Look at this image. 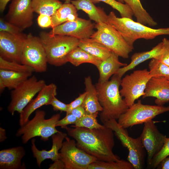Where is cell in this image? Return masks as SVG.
<instances>
[{"label":"cell","instance_id":"6da1fadb","mask_svg":"<svg viewBox=\"0 0 169 169\" xmlns=\"http://www.w3.org/2000/svg\"><path fill=\"white\" fill-rule=\"evenodd\" d=\"M68 134L76 141L77 146L97 161H117L120 158L113 152L114 132L105 125L102 128L65 127Z\"/></svg>","mask_w":169,"mask_h":169},{"label":"cell","instance_id":"7a4b0ae2","mask_svg":"<svg viewBox=\"0 0 169 169\" xmlns=\"http://www.w3.org/2000/svg\"><path fill=\"white\" fill-rule=\"evenodd\" d=\"M121 79L116 74L110 80L103 83L98 82L95 85L99 102L103 108L100 114L103 123L111 119H118L129 108L120 93Z\"/></svg>","mask_w":169,"mask_h":169},{"label":"cell","instance_id":"3957f363","mask_svg":"<svg viewBox=\"0 0 169 169\" xmlns=\"http://www.w3.org/2000/svg\"><path fill=\"white\" fill-rule=\"evenodd\" d=\"M107 23L116 29L127 43L134 48L137 39H151L162 35H169V27L153 28L133 19L126 17L119 18L112 11L108 15Z\"/></svg>","mask_w":169,"mask_h":169},{"label":"cell","instance_id":"277c9868","mask_svg":"<svg viewBox=\"0 0 169 169\" xmlns=\"http://www.w3.org/2000/svg\"><path fill=\"white\" fill-rule=\"evenodd\" d=\"M44 48L48 63L59 66L68 62L67 57L74 48L78 46L79 40L67 35H51L41 32L39 37Z\"/></svg>","mask_w":169,"mask_h":169},{"label":"cell","instance_id":"5b68a950","mask_svg":"<svg viewBox=\"0 0 169 169\" xmlns=\"http://www.w3.org/2000/svg\"><path fill=\"white\" fill-rule=\"evenodd\" d=\"M45 111L37 110L33 118L29 120L24 125L20 126L17 130L16 136H21L22 142L26 144L31 139L40 136L41 140L47 141L49 137L59 131L56 128V124L60 117L59 114L53 115L50 118L46 119Z\"/></svg>","mask_w":169,"mask_h":169},{"label":"cell","instance_id":"8992f818","mask_svg":"<svg viewBox=\"0 0 169 169\" xmlns=\"http://www.w3.org/2000/svg\"><path fill=\"white\" fill-rule=\"evenodd\" d=\"M95 31L90 38L102 44L112 52L124 59L129 58L134 49L121 34L107 23H96Z\"/></svg>","mask_w":169,"mask_h":169},{"label":"cell","instance_id":"52a82bcc","mask_svg":"<svg viewBox=\"0 0 169 169\" xmlns=\"http://www.w3.org/2000/svg\"><path fill=\"white\" fill-rule=\"evenodd\" d=\"M103 124L114 131L123 146L127 149L128 151L127 160L134 169H143L145 163V154L140 137L135 138L130 136L126 129L120 126L115 119H110Z\"/></svg>","mask_w":169,"mask_h":169},{"label":"cell","instance_id":"ba28073f","mask_svg":"<svg viewBox=\"0 0 169 169\" xmlns=\"http://www.w3.org/2000/svg\"><path fill=\"white\" fill-rule=\"evenodd\" d=\"M169 111V105L143 104L141 100L129 107L118 119L120 125L126 129L152 120L157 115Z\"/></svg>","mask_w":169,"mask_h":169},{"label":"cell","instance_id":"9c48e42d","mask_svg":"<svg viewBox=\"0 0 169 169\" xmlns=\"http://www.w3.org/2000/svg\"><path fill=\"white\" fill-rule=\"evenodd\" d=\"M46 84L44 80H38L35 75L30 76L12 90L11 101L7 107L8 111L12 115L16 111L20 113Z\"/></svg>","mask_w":169,"mask_h":169},{"label":"cell","instance_id":"30bf717a","mask_svg":"<svg viewBox=\"0 0 169 169\" xmlns=\"http://www.w3.org/2000/svg\"><path fill=\"white\" fill-rule=\"evenodd\" d=\"M146 69L134 71L121 79L120 93L129 107L145 94L147 84L152 77Z\"/></svg>","mask_w":169,"mask_h":169},{"label":"cell","instance_id":"8fae6325","mask_svg":"<svg viewBox=\"0 0 169 169\" xmlns=\"http://www.w3.org/2000/svg\"><path fill=\"white\" fill-rule=\"evenodd\" d=\"M21 63L31 67L36 72L46 71L48 63L46 54L39 37L31 33L27 35L22 53Z\"/></svg>","mask_w":169,"mask_h":169},{"label":"cell","instance_id":"7c38bea8","mask_svg":"<svg viewBox=\"0 0 169 169\" xmlns=\"http://www.w3.org/2000/svg\"><path fill=\"white\" fill-rule=\"evenodd\" d=\"M65 139L59 154L65 169H87L90 164L97 160L95 157L79 148L74 139H71L67 136Z\"/></svg>","mask_w":169,"mask_h":169},{"label":"cell","instance_id":"4fadbf2b","mask_svg":"<svg viewBox=\"0 0 169 169\" xmlns=\"http://www.w3.org/2000/svg\"><path fill=\"white\" fill-rule=\"evenodd\" d=\"M34 12L32 0H12L6 21L23 30L32 25Z\"/></svg>","mask_w":169,"mask_h":169},{"label":"cell","instance_id":"5bb4252c","mask_svg":"<svg viewBox=\"0 0 169 169\" xmlns=\"http://www.w3.org/2000/svg\"><path fill=\"white\" fill-rule=\"evenodd\" d=\"M140 137L142 145L147 152V161L149 167L153 158L161 149L167 137L159 131L152 120L144 123Z\"/></svg>","mask_w":169,"mask_h":169},{"label":"cell","instance_id":"9a60e30c","mask_svg":"<svg viewBox=\"0 0 169 169\" xmlns=\"http://www.w3.org/2000/svg\"><path fill=\"white\" fill-rule=\"evenodd\" d=\"M95 24L90 20L78 18L52 28L49 33L51 35H61L73 37L79 40L90 38L94 32Z\"/></svg>","mask_w":169,"mask_h":169},{"label":"cell","instance_id":"2e32d148","mask_svg":"<svg viewBox=\"0 0 169 169\" xmlns=\"http://www.w3.org/2000/svg\"><path fill=\"white\" fill-rule=\"evenodd\" d=\"M27 35H14L0 32V57L21 63L22 50Z\"/></svg>","mask_w":169,"mask_h":169},{"label":"cell","instance_id":"e0dca14e","mask_svg":"<svg viewBox=\"0 0 169 169\" xmlns=\"http://www.w3.org/2000/svg\"><path fill=\"white\" fill-rule=\"evenodd\" d=\"M57 95V87L52 83L46 84L38 93L37 97L33 99L20 113L19 124L20 126L29 120L31 115L44 105H50L54 97Z\"/></svg>","mask_w":169,"mask_h":169},{"label":"cell","instance_id":"ac0fdd59","mask_svg":"<svg viewBox=\"0 0 169 169\" xmlns=\"http://www.w3.org/2000/svg\"><path fill=\"white\" fill-rule=\"evenodd\" d=\"M67 136L66 133L60 131L53 135L51 136L52 145L51 148L49 151L38 150L35 144V139H32L31 150L38 167H40L42 162L45 159H50L54 161L60 158L59 151L62 147L64 140Z\"/></svg>","mask_w":169,"mask_h":169},{"label":"cell","instance_id":"d6986e66","mask_svg":"<svg viewBox=\"0 0 169 169\" xmlns=\"http://www.w3.org/2000/svg\"><path fill=\"white\" fill-rule=\"evenodd\" d=\"M142 96L156 98L155 104L163 106L169 102V81L162 77H152L148 82Z\"/></svg>","mask_w":169,"mask_h":169},{"label":"cell","instance_id":"ffe728a7","mask_svg":"<svg viewBox=\"0 0 169 169\" xmlns=\"http://www.w3.org/2000/svg\"><path fill=\"white\" fill-rule=\"evenodd\" d=\"M25 154L22 146H18L0 151V169H25L21 161Z\"/></svg>","mask_w":169,"mask_h":169},{"label":"cell","instance_id":"44dd1931","mask_svg":"<svg viewBox=\"0 0 169 169\" xmlns=\"http://www.w3.org/2000/svg\"><path fill=\"white\" fill-rule=\"evenodd\" d=\"M163 50V44L161 41L150 50L134 53L131 56L130 64L120 68L117 74L122 78L127 72L133 69L141 63L150 59H157L162 53Z\"/></svg>","mask_w":169,"mask_h":169},{"label":"cell","instance_id":"7402d4cb","mask_svg":"<svg viewBox=\"0 0 169 169\" xmlns=\"http://www.w3.org/2000/svg\"><path fill=\"white\" fill-rule=\"evenodd\" d=\"M119 57L112 52L107 59L101 60L96 67L99 74L98 82L103 83L108 81L111 76L117 73L120 68L127 64L121 62L119 60Z\"/></svg>","mask_w":169,"mask_h":169},{"label":"cell","instance_id":"603a6c76","mask_svg":"<svg viewBox=\"0 0 169 169\" xmlns=\"http://www.w3.org/2000/svg\"><path fill=\"white\" fill-rule=\"evenodd\" d=\"M70 3L78 10L85 12L91 20L96 23H107L108 15L103 9L96 7L92 0H73Z\"/></svg>","mask_w":169,"mask_h":169},{"label":"cell","instance_id":"cb8c5ba5","mask_svg":"<svg viewBox=\"0 0 169 169\" xmlns=\"http://www.w3.org/2000/svg\"><path fill=\"white\" fill-rule=\"evenodd\" d=\"M84 84L86 94L82 105L86 112L90 114L101 112L103 108L99 102L95 85L93 84L90 76L85 78Z\"/></svg>","mask_w":169,"mask_h":169},{"label":"cell","instance_id":"d4e9b609","mask_svg":"<svg viewBox=\"0 0 169 169\" xmlns=\"http://www.w3.org/2000/svg\"><path fill=\"white\" fill-rule=\"evenodd\" d=\"M32 73H22L0 69V92L5 88L13 90L32 76Z\"/></svg>","mask_w":169,"mask_h":169},{"label":"cell","instance_id":"484cf974","mask_svg":"<svg viewBox=\"0 0 169 169\" xmlns=\"http://www.w3.org/2000/svg\"><path fill=\"white\" fill-rule=\"evenodd\" d=\"M52 28L68 21H73L78 17L77 10L71 3H64L51 16Z\"/></svg>","mask_w":169,"mask_h":169},{"label":"cell","instance_id":"4316f807","mask_svg":"<svg viewBox=\"0 0 169 169\" xmlns=\"http://www.w3.org/2000/svg\"><path fill=\"white\" fill-rule=\"evenodd\" d=\"M78 47L101 60L107 59L112 52L102 44L91 38L79 40Z\"/></svg>","mask_w":169,"mask_h":169},{"label":"cell","instance_id":"83f0119b","mask_svg":"<svg viewBox=\"0 0 169 169\" xmlns=\"http://www.w3.org/2000/svg\"><path fill=\"white\" fill-rule=\"evenodd\" d=\"M125 4L132 10L137 22L150 26L157 24L147 11L142 6L140 0H123Z\"/></svg>","mask_w":169,"mask_h":169},{"label":"cell","instance_id":"f1b7e54d","mask_svg":"<svg viewBox=\"0 0 169 169\" xmlns=\"http://www.w3.org/2000/svg\"><path fill=\"white\" fill-rule=\"evenodd\" d=\"M67 62L75 66L84 63H90L96 67L101 60L79 47L73 49L68 55Z\"/></svg>","mask_w":169,"mask_h":169},{"label":"cell","instance_id":"f546056e","mask_svg":"<svg viewBox=\"0 0 169 169\" xmlns=\"http://www.w3.org/2000/svg\"><path fill=\"white\" fill-rule=\"evenodd\" d=\"M62 4L60 0H32L34 12L52 16Z\"/></svg>","mask_w":169,"mask_h":169},{"label":"cell","instance_id":"4dcf8cb0","mask_svg":"<svg viewBox=\"0 0 169 169\" xmlns=\"http://www.w3.org/2000/svg\"><path fill=\"white\" fill-rule=\"evenodd\" d=\"M87 169H134V168L128 161L120 159L111 161L96 160L90 164Z\"/></svg>","mask_w":169,"mask_h":169},{"label":"cell","instance_id":"1f68e13d","mask_svg":"<svg viewBox=\"0 0 169 169\" xmlns=\"http://www.w3.org/2000/svg\"><path fill=\"white\" fill-rule=\"evenodd\" d=\"M149 71L152 77L163 78L169 81V66L155 59H152L148 64Z\"/></svg>","mask_w":169,"mask_h":169},{"label":"cell","instance_id":"d6a6232c","mask_svg":"<svg viewBox=\"0 0 169 169\" xmlns=\"http://www.w3.org/2000/svg\"><path fill=\"white\" fill-rule=\"evenodd\" d=\"M98 112L90 114L85 112L84 114L78 119L74 127H84L90 129L102 128L105 125L99 124L97 120Z\"/></svg>","mask_w":169,"mask_h":169},{"label":"cell","instance_id":"836d02e7","mask_svg":"<svg viewBox=\"0 0 169 169\" xmlns=\"http://www.w3.org/2000/svg\"><path fill=\"white\" fill-rule=\"evenodd\" d=\"M0 69L13 71L32 73L35 71L31 67L0 57Z\"/></svg>","mask_w":169,"mask_h":169},{"label":"cell","instance_id":"e575fe53","mask_svg":"<svg viewBox=\"0 0 169 169\" xmlns=\"http://www.w3.org/2000/svg\"><path fill=\"white\" fill-rule=\"evenodd\" d=\"M94 3L103 2L117 10L121 17L128 18L133 19V13L130 8L126 4L117 0H92Z\"/></svg>","mask_w":169,"mask_h":169},{"label":"cell","instance_id":"d590c367","mask_svg":"<svg viewBox=\"0 0 169 169\" xmlns=\"http://www.w3.org/2000/svg\"><path fill=\"white\" fill-rule=\"evenodd\" d=\"M169 156V138H167L160 151L153 157L149 167L156 168L160 162L165 158Z\"/></svg>","mask_w":169,"mask_h":169},{"label":"cell","instance_id":"8d00e7d4","mask_svg":"<svg viewBox=\"0 0 169 169\" xmlns=\"http://www.w3.org/2000/svg\"><path fill=\"white\" fill-rule=\"evenodd\" d=\"M23 30L15 25L5 21L3 18L0 19V32H4L14 35H21Z\"/></svg>","mask_w":169,"mask_h":169},{"label":"cell","instance_id":"74e56055","mask_svg":"<svg viewBox=\"0 0 169 169\" xmlns=\"http://www.w3.org/2000/svg\"><path fill=\"white\" fill-rule=\"evenodd\" d=\"M162 41L163 44V51L157 59L169 66V40L164 38Z\"/></svg>","mask_w":169,"mask_h":169},{"label":"cell","instance_id":"f35d334b","mask_svg":"<svg viewBox=\"0 0 169 169\" xmlns=\"http://www.w3.org/2000/svg\"><path fill=\"white\" fill-rule=\"evenodd\" d=\"M78 119L71 113L66 115V116L61 120L57 121L56 126H61L62 128H64L69 125L75 124Z\"/></svg>","mask_w":169,"mask_h":169},{"label":"cell","instance_id":"ab89813d","mask_svg":"<svg viewBox=\"0 0 169 169\" xmlns=\"http://www.w3.org/2000/svg\"><path fill=\"white\" fill-rule=\"evenodd\" d=\"M39 26L42 28H48L52 27L51 16L44 14H40L37 18Z\"/></svg>","mask_w":169,"mask_h":169},{"label":"cell","instance_id":"60d3db41","mask_svg":"<svg viewBox=\"0 0 169 169\" xmlns=\"http://www.w3.org/2000/svg\"><path fill=\"white\" fill-rule=\"evenodd\" d=\"M86 94L85 91L80 94L78 97L68 104V109L66 112V115L69 114L73 109L82 105Z\"/></svg>","mask_w":169,"mask_h":169},{"label":"cell","instance_id":"b9f144b4","mask_svg":"<svg viewBox=\"0 0 169 169\" xmlns=\"http://www.w3.org/2000/svg\"><path fill=\"white\" fill-rule=\"evenodd\" d=\"M50 105H51L54 110L61 112H67L68 107V104H66L59 100L55 96L52 99Z\"/></svg>","mask_w":169,"mask_h":169},{"label":"cell","instance_id":"7bdbcfd3","mask_svg":"<svg viewBox=\"0 0 169 169\" xmlns=\"http://www.w3.org/2000/svg\"><path fill=\"white\" fill-rule=\"evenodd\" d=\"M85 112V109L82 105L73 109L70 113L72 114L79 119L82 116Z\"/></svg>","mask_w":169,"mask_h":169},{"label":"cell","instance_id":"ee69618b","mask_svg":"<svg viewBox=\"0 0 169 169\" xmlns=\"http://www.w3.org/2000/svg\"><path fill=\"white\" fill-rule=\"evenodd\" d=\"M49 169H65V166L63 161L59 159L54 161V163L50 165Z\"/></svg>","mask_w":169,"mask_h":169},{"label":"cell","instance_id":"f6af8a7d","mask_svg":"<svg viewBox=\"0 0 169 169\" xmlns=\"http://www.w3.org/2000/svg\"><path fill=\"white\" fill-rule=\"evenodd\" d=\"M158 169H169V156L164 158L157 167Z\"/></svg>","mask_w":169,"mask_h":169},{"label":"cell","instance_id":"bcb514c9","mask_svg":"<svg viewBox=\"0 0 169 169\" xmlns=\"http://www.w3.org/2000/svg\"><path fill=\"white\" fill-rule=\"evenodd\" d=\"M10 0H0V10L3 12L5 10L6 7Z\"/></svg>","mask_w":169,"mask_h":169},{"label":"cell","instance_id":"7dc6e473","mask_svg":"<svg viewBox=\"0 0 169 169\" xmlns=\"http://www.w3.org/2000/svg\"><path fill=\"white\" fill-rule=\"evenodd\" d=\"M7 138L5 130L2 128H0V141L1 142L3 141Z\"/></svg>","mask_w":169,"mask_h":169},{"label":"cell","instance_id":"c3c4849f","mask_svg":"<svg viewBox=\"0 0 169 169\" xmlns=\"http://www.w3.org/2000/svg\"><path fill=\"white\" fill-rule=\"evenodd\" d=\"M65 3H70L71 0H65Z\"/></svg>","mask_w":169,"mask_h":169},{"label":"cell","instance_id":"681fc988","mask_svg":"<svg viewBox=\"0 0 169 169\" xmlns=\"http://www.w3.org/2000/svg\"><path fill=\"white\" fill-rule=\"evenodd\" d=\"M121 3H124V0H117Z\"/></svg>","mask_w":169,"mask_h":169}]
</instances>
